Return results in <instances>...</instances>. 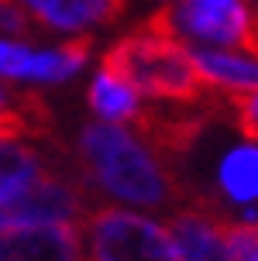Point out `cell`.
<instances>
[{
	"label": "cell",
	"mask_w": 258,
	"mask_h": 261,
	"mask_svg": "<svg viewBox=\"0 0 258 261\" xmlns=\"http://www.w3.org/2000/svg\"><path fill=\"white\" fill-rule=\"evenodd\" d=\"M224 210L217 199L193 193L186 206L169 213V234L176 241L179 261H234L224 241Z\"/></svg>",
	"instance_id": "obj_6"
},
{
	"label": "cell",
	"mask_w": 258,
	"mask_h": 261,
	"mask_svg": "<svg viewBox=\"0 0 258 261\" xmlns=\"http://www.w3.org/2000/svg\"><path fill=\"white\" fill-rule=\"evenodd\" d=\"M79 172L100 193L124 199L131 206L179 210L193 193L176 175V165L152 155L128 127L121 124H86L76 144Z\"/></svg>",
	"instance_id": "obj_1"
},
{
	"label": "cell",
	"mask_w": 258,
	"mask_h": 261,
	"mask_svg": "<svg viewBox=\"0 0 258 261\" xmlns=\"http://www.w3.org/2000/svg\"><path fill=\"white\" fill-rule=\"evenodd\" d=\"M220 189L231 196L234 203H255L258 199V148L245 144L224 155L217 169Z\"/></svg>",
	"instance_id": "obj_11"
},
{
	"label": "cell",
	"mask_w": 258,
	"mask_h": 261,
	"mask_svg": "<svg viewBox=\"0 0 258 261\" xmlns=\"http://www.w3.org/2000/svg\"><path fill=\"white\" fill-rule=\"evenodd\" d=\"M186 52L193 55V62L200 65V72L210 86L220 90H258V62L255 59H241L231 52H217L196 41H186Z\"/></svg>",
	"instance_id": "obj_8"
},
{
	"label": "cell",
	"mask_w": 258,
	"mask_h": 261,
	"mask_svg": "<svg viewBox=\"0 0 258 261\" xmlns=\"http://www.w3.org/2000/svg\"><path fill=\"white\" fill-rule=\"evenodd\" d=\"M220 107L234 117V127L258 144V90H227L220 96Z\"/></svg>",
	"instance_id": "obj_13"
},
{
	"label": "cell",
	"mask_w": 258,
	"mask_h": 261,
	"mask_svg": "<svg viewBox=\"0 0 258 261\" xmlns=\"http://www.w3.org/2000/svg\"><path fill=\"white\" fill-rule=\"evenodd\" d=\"M100 69L124 79L134 93L169 100L176 107H206L220 100L210 96V83L203 79L193 55L179 45V38L145 31L142 24L103 52Z\"/></svg>",
	"instance_id": "obj_2"
},
{
	"label": "cell",
	"mask_w": 258,
	"mask_h": 261,
	"mask_svg": "<svg viewBox=\"0 0 258 261\" xmlns=\"http://www.w3.org/2000/svg\"><path fill=\"white\" fill-rule=\"evenodd\" d=\"M220 110V100L214 107H179V110H148L142 107L131 127H134V138L145 144H152L155 155L166 158L169 165H176L179 158H186L193 151V144L203 138L206 124L217 117Z\"/></svg>",
	"instance_id": "obj_5"
},
{
	"label": "cell",
	"mask_w": 258,
	"mask_h": 261,
	"mask_svg": "<svg viewBox=\"0 0 258 261\" xmlns=\"http://www.w3.org/2000/svg\"><path fill=\"white\" fill-rule=\"evenodd\" d=\"M35 28L28 21V14L14 4V0H0V35H17V38H28Z\"/></svg>",
	"instance_id": "obj_16"
},
{
	"label": "cell",
	"mask_w": 258,
	"mask_h": 261,
	"mask_svg": "<svg viewBox=\"0 0 258 261\" xmlns=\"http://www.w3.org/2000/svg\"><path fill=\"white\" fill-rule=\"evenodd\" d=\"M86 100H90V110L103 124H121V127L131 124L134 114L142 110V107H138V93L131 90L124 79L110 76V72H103V69H100V76L90 83Z\"/></svg>",
	"instance_id": "obj_10"
},
{
	"label": "cell",
	"mask_w": 258,
	"mask_h": 261,
	"mask_svg": "<svg viewBox=\"0 0 258 261\" xmlns=\"http://www.w3.org/2000/svg\"><path fill=\"white\" fill-rule=\"evenodd\" d=\"M224 241L234 261H258V220H224Z\"/></svg>",
	"instance_id": "obj_14"
},
{
	"label": "cell",
	"mask_w": 258,
	"mask_h": 261,
	"mask_svg": "<svg viewBox=\"0 0 258 261\" xmlns=\"http://www.w3.org/2000/svg\"><path fill=\"white\" fill-rule=\"evenodd\" d=\"M90 210L93 189L65 172H49L25 186H0V230L41 223H86Z\"/></svg>",
	"instance_id": "obj_3"
},
{
	"label": "cell",
	"mask_w": 258,
	"mask_h": 261,
	"mask_svg": "<svg viewBox=\"0 0 258 261\" xmlns=\"http://www.w3.org/2000/svg\"><path fill=\"white\" fill-rule=\"evenodd\" d=\"M93 52V38H73L59 45V48H45V52H31V62L25 69V79H38V83H65L69 76H76L86 65Z\"/></svg>",
	"instance_id": "obj_9"
},
{
	"label": "cell",
	"mask_w": 258,
	"mask_h": 261,
	"mask_svg": "<svg viewBox=\"0 0 258 261\" xmlns=\"http://www.w3.org/2000/svg\"><path fill=\"white\" fill-rule=\"evenodd\" d=\"M0 261H86L79 223L0 230Z\"/></svg>",
	"instance_id": "obj_7"
},
{
	"label": "cell",
	"mask_w": 258,
	"mask_h": 261,
	"mask_svg": "<svg viewBox=\"0 0 258 261\" xmlns=\"http://www.w3.org/2000/svg\"><path fill=\"white\" fill-rule=\"evenodd\" d=\"M49 172H62V165L25 141H0V186H25Z\"/></svg>",
	"instance_id": "obj_12"
},
{
	"label": "cell",
	"mask_w": 258,
	"mask_h": 261,
	"mask_svg": "<svg viewBox=\"0 0 258 261\" xmlns=\"http://www.w3.org/2000/svg\"><path fill=\"white\" fill-rule=\"evenodd\" d=\"M28 62H31V48L0 41V76L4 79H21L25 69H28Z\"/></svg>",
	"instance_id": "obj_15"
},
{
	"label": "cell",
	"mask_w": 258,
	"mask_h": 261,
	"mask_svg": "<svg viewBox=\"0 0 258 261\" xmlns=\"http://www.w3.org/2000/svg\"><path fill=\"white\" fill-rule=\"evenodd\" d=\"M90 261H179L166 223L117 206H93L86 217Z\"/></svg>",
	"instance_id": "obj_4"
}]
</instances>
